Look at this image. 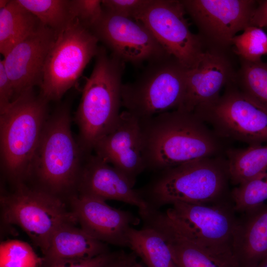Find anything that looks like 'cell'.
<instances>
[{
  "instance_id": "obj_13",
  "label": "cell",
  "mask_w": 267,
  "mask_h": 267,
  "mask_svg": "<svg viewBox=\"0 0 267 267\" xmlns=\"http://www.w3.org/2000/svg\"><path fill=\"white\" fill-rule=\"evenodd\" d=\"M181 1L201 36L221 47L232 44L236 34L250 26L256 7L251 0Z\"/></svg>"
},
{
  "instance_id": "obj_27",
  "label": "cell",
  "mask_w": 267,
  "mask_h": 267,
  "mask_svg": "<svg viewBox=\"0 0 267 267\" xmlns=\"http://www.w3.org/2000/svg\"><path fill=\"white\" fill-rule=\"evenodd\" d=\"M231 198L235 212L242 214L264 204L267 199V172L234 188Z\"/></svg>"
},
{
  "instance_id": "obj_10",
  "label": "cell",
  "mask_w": 267,
  "mask_h": 267,
  "mask_svg": "<svg viewBox=\"0 0 267 267\" xmlns=\"http://www.w3.org/2000/svg\"><path fill=\"white\" fill-rule=\"evenodd\" d=\"M232 200L212 204L176 202L165 213L185 235L213 254L234 258L237 218Z\"/></svg>"
},
{
  "instance_id": "obj_23",
  "label": "cell",
  "mask_w": 267,
  "mask_h": 267,
  "mask_svg": "<svg viewBox=\"0 0 267 267\" xmlns=\"http://www.w3.org/2000/svg\"><path fill=\"white\" fill-rule=\"evenodd\" d=\"M140 229L133 227L128 232V247L147 267H178L162 234L146 224Z\"/></svg>"
},
{
  "instance_id": "obj_7",
  "label": "cell",
  "mask_w": 267,
  "mask_h": 267,
  "mask_svg": "<svg viewBox=\"0 0 267 267\" xmlns=\"http://www.w3.org/2000/svg\"><path fill=\"white\" fill-rule=\"evenodd\" d=\"M3 222L16 225L28 235L44 255L55 231L66 223H78L63 198L25 183L0 196Z\"/></svg>"
},
{
  "instance_id": "obj_21",
  "label": "cell",
  "mask_w": 267,
  "mask_h": 267,
  "mask_svg": "<svg viewBox=\"0 0 267 267\" xmlns=\"http://www.w3.org/2000/svg\"><path fill=\"white\" fill-rule=\"evenodd\" d=\"M75 223H66L53 233L40 267L64 260L88 259L109 252L106 243L92 237Z\"/></svg>"
},
{
  "instance_id": "obj_19",
  "label": "cell",
  "mask_w": 267,
  "mask_h": 267,
  "mask_svg": "<svg viewBox=\"0 0 267 267\" xmlns=\"http://www.w3.org/2000/svg\"><path fill=\"white\" fill-rule=\"evenodd\" d=\"M142 220L162 234L178 267H239L234 258L213 254L195 243L159 210H150Z\"/></svg>"
},
{
  "instance_id": "obj_26",
  "label": "cell",
  "mask_w": 267,
  "mask_h": 267,
  "mask_svg": "<svg viewBox=\"0 0 267 267\" xmlns=\"http://www.w3.org/2000/svg\"><path fill=\"white\" fill-rule=\"evenodd\" d=\"M240 90L267 111V64L242 59Z\"/></svg>"
},
{
  "instance_id": "obj_34",
  "label": "cell",
  "mask_w": 267,
  "mask_h": 267,
  "mask_svg": "<svg viewBox=\"0 0 267 267\" xmlns=\"http://www.w3.org/2000/svg\"><path fill=\"white\" fill-rule=\"evenodd\" d=\"M250 26L260 28L267 27V0L261 2L255 7L250 19Z\"/></svg>"
},
{
  "instance_id": "obj_28",
  "label": "cell",
  "mask_w": 267,
  "mask_h": 267,
  "mask_svg": "<svg viewBox=\"0 0 267 267\" xmlns=\"http://www.w3.org/2000/svg\"><path fill=\"white\" fill-rule=\"evenodd\" d=\"M232 44L241 59L247 61H261V57L267 54V34L257 27L248 26L233 38Z\"/></svg>"
},
{
  "instance_id": "obj_37",
  "label": "cell",
  "mask_w": 267,
  "mask_h": 267,
  "mask_svg": "<svg viewBox=\"0 0 267 267\" xmlns=\"http://www.w3.org/2000/svg\"><path fill=\"white\" fill-rule=\"evenodd\" d=\"M9 0H0V8H2L6 5Z\"/></svg>"
},
{
  "instance_id": "obj_25",
  "label": "cell",
  "mask_w": 267,
  "mask_h": 267,
  "mask_svg": "<svg viewBox=\"0 0 267 267\" xmlns=\"http://www.w3.org/2000/svg\"><path fill=\"white\" fill-rule=\"evenodd\" d=\"M57 35L75 19L71 0H17Z\"/></svg>"
},
{
  "instance_id": "obj_2",
  "label": "cell",
  "mask_w": 267,
  "mask_h": 267,
  "mask_svg": "<svg viewBox=\"0 0 267 267\" xmlns=\"http://www.w3.org/2000/svg\"><path fill=\"white\" fill-rule=\"evenodd\" d=\"M137 189L149 209L176 202L212 204L231 200L225 155L204 158L159 172Z\"/></svg>"
},
{
  "instance_id": "obj_11",
  "label": "cell",
  "mask_w": 267,
  "mask_h": 267,
  "mask_svg": "<svg viewBox=\"0 0 267 267\" xmlns=\"http://www.w3.org/2000/svg\"><path fill=\"white\" fill-rule=\"evenodd\" d=\"M181 0H150L135 17L144 24L169 54L187 69L203 52L201 39L189 29Z\"/></svg>"
},
{
  "instance_id": "obj_36",
  "label": "cell",
  "mask_w": 267,
  "mask_h": 267,
  "mask_svg": "<svg viewBox=\"0 0 267 267\" xmlns=\"http://www.w3.org/2000/svg\"><path fill=\"white\" fill-rule=\"evenodd\" d=\"M267 267V257L263 259L256 267Z\"/></svg>"
},
{
  "instance_id": "obj_8",
  "label": "cell",
  "mask_w": 267,
  "mask_h": 267,
  "mask_svg": "<svg viewBox=\"0 0 267 267\" xmlns=\"http://www.w3.org/2000/svg\"><path fill=\"white\" fill-rule=\"evenodd\" d=\"M98 42L77 18L61 31L45 60L40 94L48 102L60 100L96 56Z\"/></svg>"
},
{
  "instance_id": "obj_9",
  "label": "cell",
  "mask_w": 267,
  "mask_h": 267,
  "mask_svg": "<svg viewBox=\"0 0 267 267\" xmlns=\"http://www.w3.org/2000/svg\"><path fill=\"white\" fill-rule=\"evenodd\" d=\"M193 113L228 142H267V111L237 88L228 87L215 102Z\"/></svg>"
},
{
  "instance_id": "obj_3",
  "label": "cell",
  "mask_w": 267,
  "mask_h": 267,
  "mask_svg": "<svg viewBox=\"0 0 267 267\" xmlns=\"http://www.w3.org/2000/svg\"><path fill=\"white\" fill-rule=\"evenodd\" d=\"M125 63L99 46L95 63L82 90L75 120L78 143L85 154L116 124L122 106V79Z\"/></svg>"
},
{
  "instance_id": "obj_30",
  "label": "cell",
  "mask_w": 267,
  "mask_h": 267,
  "mask_svg": "<svg viewBox=\"0 0 267 267\" xmlns=\"http://www.w3.org/2000/svg\"><path fill=\"white\" fill-rule=\"evenodd\" d=\"M71 3L74 17L89 30L99 20L103 12L100 0H71Z\"/></svg>"
},
{
  "instance_id": "obj_32",
  "label": "cell",
  "mask_w": 267,
  "mask_h": 267,
  "mask_svg": "<svg viewBox=\"0 0 267 267\" xmlns=\"http://www.w3.org/2000/svg\"><path fill=\"white\" fill-rule=\"evenodd\" d=\"M110 252L88 259L64 260L50 267H104L116 255Z\"/></svg>"
},
{
  "instance_id": "obj_15",
  "label": "cell",
  "mask_w": 267,
  "mask_h": 267,
  "mask_svg": "<svg viewBox=\"0 0 267 267\" xmlns=\"http://www.w3.org/2000/svg\"><path fill=\"white\" fill-rule=\"evenodd\" d=\"M140 121L124 110L112 130L94 145V154L119 170L134 185L146 169Z\"/></svg>"
},
{
  "instance_id": "obj_33",
  "label": "cell",
  "mask_w": 267,
  "mask_h": 267,
  "mask_svg": "<svg viewBox=\"0 0 267 267\" xmlns=\"http://www.w3.org/2000/svg\"><path fill=\"white\" fill-rule=\"evenodd\" d=\"M14 89L4 66L0 60V113L6 110L14 100Z\"/></svg>"
},
{
  "instance_id": "obj_22",
  "label": "cell",
  "mask_w": 267,
  "mask_h": 267,
  "mask_svg": "<svg viewBox=\"0 0 267 267\" xmlns=\"http://www.w3.org/2000/svg\"><path fill=\"white\" fill-rule=\"evenodd\" d=\"M42 23L17 0L0 8V52L4 56L14 46L34 33Z\"/></svg>"
},
{
  "instance_id": "obj_35",
  "label": "cell",
  "mask_w": 267,
  "mask_h": 267,
  "mask_svg": "<svg viewBox=\"0 0 267 267\" xmlns=\"http://www.w3.org/2000/svg\"><path fill=\"white\" fill-rule=\"evenodd\" d=\"M134 253L126 254L124 252H117L116 256L104 267H133L136 260Z\"/></svg>"
},
{
  "instance_id": "obj_38",
  "label": "cell",
  "mask_w": 267,
  "mask_h": 267,
  "mask_svg": "<svg viewBox=\"0 0 267 267\" xmlns=\"http://www.w3.org/2000/svg\"><path fill=\"white\" fill-rule=\"evenodd\" d=\"M133 267H147L146 266H143L140 264L139 263H137L136 260L134 262Z\"/></svg>"
},
{
  "instance_id": "obj_5",
  "label": "cell",
  "mask_w": 267,
  "mask_h": 267,
  "mask_svg": "<svg viewBox=\"0 0 267 267\" xmlns=\"http://www.w3.org/2000/svg\"><path fill=\"white\" fill-rule=\"evenodd\" d=\"M48 103L33 89L20 94L0 113L1 166L7 179L15 186L30 178L48 118Z\"/></svg>"
},
{
  "instance_id": "obj_14",
  "label": "cell",
  "mask_w": 267,
  "mask_h": 267,
  "mask_svg": "<svg viewBox=\"0 0 267 267\" xmlns=\"http://www.w3.org/2000/svg\"><path fill=\"white\" fill-rule=\"evenodd\" d=\"M68 199L70 210L86 233L105 243L128 247V232L138 224V218L92 196L76 192Z\"/></svg>"
},
{
  "instance_id": "obj_12",
  "label": "cell",
  "mask_w": 267,
  "mask_h": 267,
  "mask_svg": "<svg viewBox=\"0 0 267 267\" xmlns=\"http://www.w3.org/2000/svg\"><path fill=\"white\" fill-rule=\"evenodd\" d=\"M90 30L113 55L125 63L138 66L171 56L142 23L103 9Z\"/></svg>"
},
{
  "instance_id": "obj_6",
  "label": "cell",
  "mask_w": 267,
  "mask_h": 267,
  "mask_svg": "<svg viewBox=\"0 0 267 267\" xmlns=\"http://www.w3.org/2000/svg\"><path fill=\"white\" fill-rule=\"evenodd\" d=\"M187 70L172 56L148 63L134 81L123 84L122 106L139 120L178 109Z\"/></svg>"
},
{
  "instance_id": "obj_1",
  "label": "cell",
  "mask_w": 267,
  "mask_h": 267,
  "mask_svg": "<svg viewBox=\"0 0 267 267\" xmlns=\"http://www.w3.org/2000/svg\"><path fill=\"white\" fill-rule=\"evenodd\" d=\"M139 121L146 169L156 172L225 155L229 148L228 141L192 112L177 109Z\"/></svg>"
},
{
  "instance_id": "obj_4",
  "label": "cell",
  "mask_w": 267,
  "mask_h": 267,
  "mask_svg": "<svg viewBox=\"0 0 267 267\" xmlns=\"http://www.w3.org/2000/svg\"><path fill=\"white\" fill-rule=\"evenodd\" d=\"M87 155L71 129L69 105L63 104L48 117L36 152L30 175L37 187L62 198L76 193Z\"/></svg>"
},
{
  "instance_id": "obj_31",
  "label": "cell",
  "mask_w": 267,
  "mask_h": 267,
  "mask_svg": "<svg viewBox=\"0 0 267 267\" xmlns=\"http://www.w3.org/2000/svg\"><path fill=\"white\" fill-rule=\"evenodd\" d=\"M150 0H102L103 9L121 17L133 19L149 2Z\"/></svg>"
},
{
  "instance_id": "obj_16",
  "label": "cell",
  "mask_w": 267,
  "mask_h": 267,
  "mask_svg": "<svg viewBox=\"0 0 267 267\" xmlns=\"http://www.w3.org/2000/svg\"><path fill=\"white\" fill-rule=\"evenodd\" d=\"M56 37L53 30L42 23L3 56L5 71L14 89V100L35 86L40 87L45 60Z\"/></svg>"
},
{
  "instance_id": "obj_24",
  "label": "cell",
  "mask_w": 267,
  "mask_h": 267,
  "mask_svg": "<svg viewBox=\"0 0 267 267\" xmlns=\"http://www.w3.org/2000/svg\"><path fill=\"white\" fill-rule=\"evenodd\" d=\"M230 182L238 185L267 172V145L229 147L225 152Z\"/></svg>"
},
{
  "instance_id": "obj_18",
  "label": "cell",
  "mask_w": 267,
  "mask_h": 267,
  "mask_svg": "<svg viewBox=\"0 0 267 267\" xmlns=\"http://www.w3.org/2000/svg\"><path fill=\"white\" fill-rule=\"evenodd\" d=\"M232 73L223 54L215 50L204 52L195 66L187 70L184 97L178 109L193 113L215 102Z\"/></svg>"
},
{
  "instance_id": "obj_20",
  "label": "cell",
  "mask_w": 267,
  "mask_h": 267,
  "mask_svg": "<svg viewBox=\"0 0 267 267\" xmlns=\"http://www.w3.org/2000/svg\"><path fill=\"white\" fill-rule=\"evenodd\" d=\"M242 214L234 230L233 254L239 267H255L267 257V205Z\"/></svg>"
},
{
  "instance_id": "obj_17",
  "label": "cell",
  "mask_w": 267,
  "mask_h": 267,
  "mask_svg": "<svg viewBox=\"0 0 267 267\" xmlns=\"http://www.w3.org/2000/svg\"><path fill=\"white\" fill-rule=\"evenodd\" d=\"M134 185L119 170L90 153L85 158L76 192L135 206L141 214L147 212L149 207Z\"/></svg>"
},
{
  "instance_id": "obj_29",
  "label": "cell",
  "mask_w": 267,
  "mask_h": 267,
  "mask_svg": "<svg viewBox=\"0 0 267 267\" xmlns=\"http://www.w3.org/2000/svg\"><path fill=\"white\" fill-rule=\"evenodd\" d=\"M0 249V267H40L41 258L25 242L7 240Z\"/></svg>"
}]
</instances>
